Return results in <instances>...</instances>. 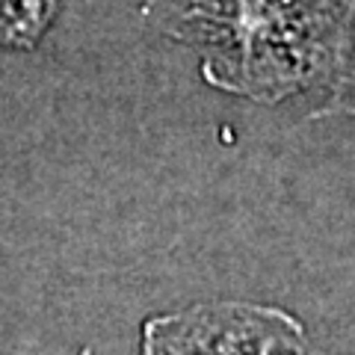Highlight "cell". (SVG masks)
Segmentation results:
<instances>
[{"mask_svg":"<svg viewBox=\"0 0 355 355\" xmlns=\"http://www.w3.org/2000/svg\"><path fill=\"white\" fill-rule=\"evenodd\" d=\"M142 18L243 101H329L355 80V0H142Z\"/></svg>","mask_w":355,"mask_h":355,"instance_id":"6da1fadb","label":"cell"},{"mask_svg":"<svg viewBox=\"0 0 355 355\" xmlns=\"http://www.w3.org/2000/svg\"><path fill=\"white\" fill-rule=\"evenodd\" d=\"M308 331L291 311L249 299H214L151 314L139 352H305Z\"/></svg>","mask_w":355,"mask_h":355,"instance_id":"7a4b0ae2","label":"cell"},{"mask_svg":"<svg viewBox=\"0 0 355 355\" xmlns=\"http://www.w3.org/2000/svg\"><path fill=\"white\" fill-rule=\"evenodd\" d=\"M62 0H0V48L33 51L48 36Z\"/></svg>","mask_w":355,"mask_h":355,"instance_id":"3957f363","label":"cell"},{"mask_svg":"<svg viewBox=\"0 0 355 355\" xmlns=\"http://www.w3.org/2000/svg\"><path fill=\"white\" fill-rule=\"evenodd\" d=\"M311 116L314 119H352L355 121V80L343 89V92H338L335 98L323 101Z\"/></svg>","mask_w":355,"mask_h":355,"instance_id":"277c9868","label":"cell"}]
</instances>
